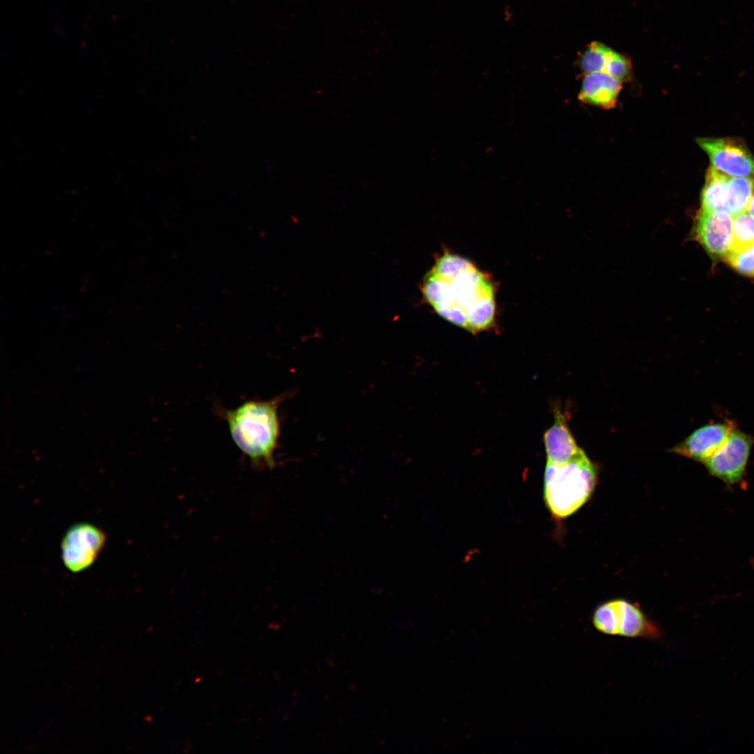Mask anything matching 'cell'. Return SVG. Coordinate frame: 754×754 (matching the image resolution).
Wrapping results in <instances>:
<instances>
[{
	"mask_svg": "<svg viewBox=\"0 0 754 754\" xmlns=\"http://www.w3.org/2000/svg\"><path fill=\"white\" fill-rule=\"evenodd\" d=\"M732 218L733 246L732 250L741 249L754 244V217L746 210L733 215Z\"/></svg>",
	"mask_w": 754,
	"mask_h": 754,
	"instance_id": "cell-15",
	"label": "cell"
},
{
	"mask_svg": "<svg viewBox=\"0 0 754 754\" xmlns=\"http://www.w3.org/2000/svg\"><path fill=\"white\" fill-rule=\"evenodd\" d=\"M747 212L754 217V191L748 203Z\"/></svg>",
	"mask_w": 754,
	"mask_h": 754,
	"instance_id": "cell-18",
	"label": "cell"
},
{
	"mask_svg": "<svg viewBox=\"0 0 754 754\" xmlns=\"http://www.w3.org/2000/svg\"><path fill=\"white\" fill-rule=\"evenodd\" d=\"M736 427L732 420L707 424L674 446L671 452L704 464L722 447Z\"/></svg>",
	"mask_w": 754,
	"mask_h": 754,
	"instance_id": "cell-8",
	"label": "cell"
},
{
	"mask_svg": "<svg viewBox=\"0 0 754 754\" xmlns=\"http://www.w3.org/2000/svg\"><path fill=\"white\" fill-rule=\"evenodd\" d=\"M733 218L727 211L701 210L695 225L698 241L711 255L724 258L733 246Z\"/></svg>",
	"mask_w": 754,
	"mask_h": 754,
	"instance_id": "cell-9",
	"label": "cell"
},
{
	"mask_svg": "<svg viewBox=\"0 0 754 754\" xmlns=\"http://www.w3.org/2000/svg\"><path fill=\"white\" fill-rule=\"evenodd\" d=\"M728 177L711 166L707 172L701 196V210L706 212L727 211V190Z\"/></svg>",
	"mask_w": 754,
	"mask_h": 754,
	"instance_id": "cell-12",
	"label": "cell"
},
{
	"mask_svg": "<svg viewBox=\"0 0 754 754\" xmlns=\"http://www.w3.org/2000/svg\"><path fill=\"white\" fill-rule=\"evenodd\" d=\"M286 395L269 400H249L231 410L220 409L232 441L253 467L272 469L280 436L279 406Z\"/></svg>",
	"mask_w": 754,
	"mask_h": 754,
	"instance_id": "cell-2",
	"label": "cell"
},
{
	"mask_svg": "<svg viewBox=\"0 0 754 754\" xmlns=\"http://www.w3.org/2000/svg\"><path fill=\"white\" fill-rule=\"evenodd\" d=\"M754 191V179L733 177L728 179L727 211L732 216L747 210Z\"/></svg>",
	"mask_w": 754,
	"mask_h": 754,
	"instance_id": "cell-13",
	"label": "cell"
},
{
	"mask_svg": "<svg viewBox=\"0 0 754 754\" xmlns=\"http://www.w3.org/2000/svg\"><path fill=\"white\" fill-rule=\"evenodd\" d=\"M106 542L104 532L89 523H79L66 532L61 544V559L71 572L88 569L98 557Z\"/></svg>",
	"mask_w": 754,
	"mask_h": 754,
	"instance_id": "cell-5",
	"label": "cell"
},
{
	"mask_svg": "<svg viewBox=\"0 0 754 754\" xmlns=\"http://www.w3.org/2000/svg\"><path fill=\"white\" fill-rule=\"evenodd\" d=\"M699 146L707 154L712 166L727 176L754 179V158L746 146L729 138H702Z\"/></svg>",
	"mask_w": 754,
	"mask_h": 754,
	"instance_id": "cell-7",
	"label": "cell"
},
{
	"mask_svg": "<svg viewBox=\"0 0 754 754\" xmlns=\"http://www.w3.org/2000/svg\"><path fill=\"white\" fill-rule=\"evenodd\" d=\"M610 50V47L598 41H593L589 44L579 60L582 73L584 75L604 73Z\"/></svg>",
	"mask_w": 754,
	"mask_h": 754,
	"instance_id": "cell-14",
	"label": "cell"
},
{
	"mask_svg": "<svg viewBox=\"0 0 754 754\" xmlns=\"http://www.w3.org/2000/svg\"><path fill=\"white\" fill-rule=\"evenodd\" d=\"M725 259L739 272L754 277V244L732 250Z\"/></svg>",
	"mask_w": 754,
	"mask_h": 754,
	"instance_id": "cell-16",
	"label": "cell"
},
{
	"mask_svg": "<svg viewBox=\"0 0 754 754\" xmlns=\"http://www.w3.org/2000/svg\"><path fill=\"white\" fill-rule=\"evenodd\" d=\"M622 82L605 73L584 75L578 94L583 103L603 109H612L618 102Z\"/></svg>",
	"mask_w": 754,
	"mask_h": 754,
	"instance_id": "cell-11",
	"label": "cell"
},
{
	"mask_svg": "<svg viewBox=\"0 0 754 754\" xmlns=\"http://www.w3.org/2000/svg\"><path fill=\"white\" fill-rule=\"evenodd\" d=\"M597 480V468L583 450L568 462H547L544 499L554 517L562 519L577 512L590 498Z\"/></svg>",
	"mask_w": 754,
	"mask_h": 754,
	"instance_id": "cell-3",
	"label": "cell"
},
{
	"mask_svg": "<svg viewBox=\"0 0 754 754\" xmlns=\"http://www.w3.org/2000/svg\"><path fill=\"white\" fill-rule=\"evenodd\" d=\"M604 73L624 82L631 78L632 66L630 60L624 55L610 50Z\"/></svg>",
	"mask_w": 754,
	"mask_h": 754,
	"instance_id": "cell-17",
	"label": "cell"
},
{
	"mask_svg": "<svg viewBox=\"0 0 754 754\" xmlns=\"http://www.w3.org/2000/svg\"><path fill=\"white\" fill-rule=\"evenodd\" d=\"M592 624L598 632L611 636L658 640L663 630L636 604L621 598L598 605L592 615Z\"/></svg>",
	"mask_w": 754,
	"mask_h": 754,
	"instance_id": "cell-4",
	"label": "cell"
},
{
	"mask_svg": "<svg viewBox=\"0 0 754 754\" xmlns=\"http://www.w3.org/2000/svg\"><path fill=\"white\" fill-rule=\"evenodd\" d=\"M754 437L736 427L722 447L704 464L710 475L728 485L742 482Z\"/></svg>",
	"mask_w": 754,
	"mask_h": 754,
	"instance_id": "cell-6",
	"label": "cell"
},
{
	"mask_svg": "<svg viewBox=\"0 0 754 754\" xmlns=\"http://www.w3.org/2000/svg\"><path fill=\"white\" fill-rule=\"evenodd\" d=\"M543 440L548 463L568 462L582 451L568 426L565 414L557 408L554 423L544 434Z\"/></svg>",
	"mask_w": 754,
	"mask_h": 754,
	"instance_id": "cell-10",
	"label": "cell"
},
{
	"mask_svg": "<svg viewBox=\"0 0 754 754\" xmlns=\"http://www.w3.org/2000/svg\"><path fill=\"white\" fill-rule=\"evenodd\" d=\"M425 300L443 318L476 333L489 329L496 313L491 279L469 260L445 253L427 274Z\"/></svg>",
	"mask_w": 754,
	"mask_h": 754,
	"instance_id": "cell-1",
	"label": "cell"
}]
</instances>
